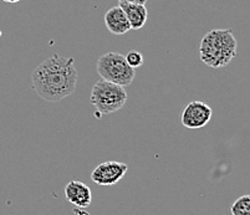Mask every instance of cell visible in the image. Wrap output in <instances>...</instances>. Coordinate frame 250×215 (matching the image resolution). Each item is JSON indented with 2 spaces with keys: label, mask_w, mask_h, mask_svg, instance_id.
<instances>
[{
  "label": "cell",
  "mask_w": 250,
  "mask_h": 215,
  "mask_svg": "<svg viewBox=\"0 0 250 215\" xmlns=\"http://www.w3.org/2000/svg\"><path fill=\"white\" fill-rule=\"evenodd\" d=\"M212 115L213 111L210 106L202 101H192L184 107L183 112L181 113L182 126L188 130L203 128L210 122Z\"/></svg>",
  "instance_id": "5"
},
{
  "label": "cell",
  "mask_w": 250,
  "mask_h": 215,
  "mask_svg": "<svg viewBox=\"0 0 250 215\" xmlns=\"http://www.w3.org/2000/svg\"><path fill=\"white\" fill-rule=\"evenodd\" d=\"M96 70L97 74L101 76V80L108 81L122 87L131 85L136 76L135 69L127 64L125 55L113 51L100 56Z\"/></svg>",
  "instance_id": "4"
},
{
  "label": "cell",
  "mask_w": 250,
  "mask_h": 215,
  "mask_svg": "<svg viewBox=\"0 0 250 215\" xmlns=\"http://www.w3.org/2000/svg\"><path fill=\"white\" fill-rule=\"evenodd\" d=\"M67 201L77 208H87L92 201V193L87 184L79 180H71L65 187Z\"/></svg>",
  "instance_id": "7"
},
{
  "label": "cell",
  "mask_w": 250,
  "mask_h": 215,
  "mask_svg": "<svg viewBox=\"0 0 250 215\" xmlns=\"http://www.w3.org/2000/svg\"><path fill=\"white\" fill-rule=\"evenodd\" d=\"M231 215H250V195H242L230 205Z\"/></svg>",
  "instance_id": "10"
},
{
  "label": "cell",
  "mask_w": 250,
  "mask_h": 215,
  "mask_svg": "<svg viewBox=\"0 0 250 215\" xmlns=\"http://www.w3.org/2000/svg\"><path fill=\"white\" fill-rule=\"evenodd\" d=\"M238 42L229 29H214L203 36L199 45L202 62L212 69H220L230 64L236 56Z\"/></svg>",
  "instance_id": "2"
},
{
  "label": "cell",
  "mask_w": 250,
  "mask_h": 215,
  "mask_svg": "<svg viewBox=\"0 0 250 215\" xmlns=\"http://www.w3.org/2000/svg\"><path fill=\"white\" fill-rule=\"evenodd\" d=\"M125 59H126L127 64L132 67V69H137V67L142 66L143 64L142 54H141L140 51H136V50L129 51V53L125 56Z\"/></svg>",
  "instance_id": "11"
},
{
  "label": "cell",
  "mask_w": 250,
  "mask_h": 215,
  "mask_svg": "<svg viewBox=\"0 0 250 215\" xmlns=\"http://www.w3.org/2000/svg\"><path fill=\"white\" fill-rule=\"evenodd\" d=\"M118 3H127V4H146V0H118Z\"/></svg>",
  "instance_id": "12"
},
{
  "label": "cell",
  "mask_w": 250,
  "mask_h": 215,
  "mask_svg": "<svg viewBox=\"0 0 250 215\" xmlns=\"http://www.w3.org/2000/svg\"><path fill=\"white\" fill-rule=\"evenodd\" d=\"M118 6L124 10L131 29H133V30H140V29H142L145 26V24L147 21V18H148V11H147L146 6L142 5V4L127 3L118 4Z\"/></svg>",
  "instance_id": "9"
},
{
  "label": "cell",
  "mask_w": 250,
  "mask_h": 215,
  "mask_svg": "<svg viewBox=\"0 0 250 215\" xmlns=\"http://www.w3.org/2000/svg\"><path fill=\"white\" fill-rule=\"evenodd\" d=\"M128 171V166L126 163L108 160L104 162L96 167L91 173V180L97 185L110 187L117 184L125 176Z\"/></svg>",
  "instance_id": "6"
},
{
  "label": "cell",
  "mask_w": 250,
  "mask_h": 215,
  "mask_svg": "<svg viewBox=\"0 0 250 215\" xmlns=\"http://www.w3.org/2000/svg\"><path fill=\"white\" fill-rule=\"evenodd\" d=\"M127 101V92L122 86L100 80L91 90L90 102L96 110L97 117L111 115L121 110Z\"/></svg>",
  "instance_id": "3"
},
{
  "label": "cell",
  "mask_w": 250,
  "mask_h": 215,
  "mask_svg": "<svg viewBox=\"0 0 250 215\" xmlns=\"http://www.w3.org/2000/svg\"><path fill=\"white\" fill-rule=\"evenodd\" d=\"M79 74L72 58L50 56L31 74V87L47 102H59L74 94Z\"/></svg>",
  "instance_id": "1"
},
{
  "label": "cell",
  "mask_w": 250,
  "mask_h": 215,
  "mask_svg": "<svg viewBox=\"0 0 250 215\" xmlns=\"http://www.w3.org/2000/svg\"><path fill=\"white\" fill-rule=\"evenodd\" d=\"M3 1H5V3H9V4H15V3H19V1H21V0H3Z\"/></svg>",
  "instance_id": "13"
},
{
  "label": "cell",
  "mask_w": 250,
  "mask_h": 215,
  "mask_svg": "<svg viewBox=\"0 0 250 215\" xmlns=\"http://www.w3.org/2000/svg\"><path fill=\"white\" fill-rule=\"evenodd\" d=\"M106 28L113 35H125L131 30L129 22L120 6H113L104 14Z\"/></svg>",
  "instance_id": "8"
}]
</instances>
